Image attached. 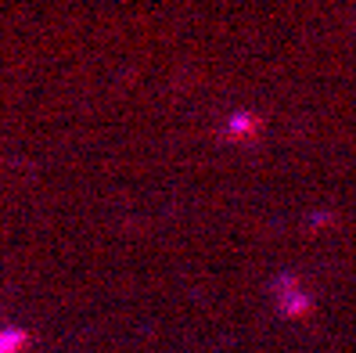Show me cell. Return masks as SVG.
Segmentation results:
<instances>
[{"label":"cell","mask_w":356,"mask_h":353,"mask_svg":"<svg viewBox=\"0 0 356 353\" xmlns=\"http://www.w3.org/2000/svg\"><path fill=\"white\" fill-rule=\"evenodd\" d=\"M22 350H29V331H22V328L0 331V353H22Z\"/></svg>","instance_id":"obj_1"}]
</instances>
